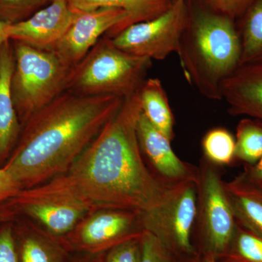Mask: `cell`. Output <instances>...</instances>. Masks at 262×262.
Wrapping results in <instances>:
<instances>
[{
    "mask_svg": "<svg viewBox=\"0 0 262 262\" xmlns=\"http://www.w3.org/2000/svg\"><path fill=\"white\" fill-rule=\"evenodd\" d=\"M141 113L139 91L124 100L67 173L94 210L141 213L159 206L174 185L146 166L137 136Z\"/></svg>",
    "mask_w": 262,
    "mask_h": 262,
    "instance_id": "6da1fadb",
    "label": "cell"
},
{
    "mask_svg": "<svg viewBox=\"0 0 262 262\" xmlns=\"http://www.w3.org/2000/svg\"><path fill=\"white\" fill-rule=\"evenodd\" d=\"M123 101L65 91L24 124L3 168L22 189L67 173Z\"/></svg>",
    "mask_w": 262,
    "mask_h": 262,
    "instance_id": "7a4b0ae2",
    "label": "cell"
},
{
    "mask_svg": "<svg viewBox=\"0 0 262 262\" xmlns=\"http://www.w3.org/2000/svg\"><path fill=\"white\" fill-rule=\"evenodd\" d=\"M178 56L188 82L208 99L222 100L221 84L241 60V37L233 19L188 5Z\"/></svg>",
    "mask_w": 262,
    "mask_h": 262,
    "instance_id": "3957f363",
    "label": "cell"
},
{
    "mask_svg": "<svg viewBox=\"0 0 262 262\" xmlns=\"http://www.w3.org/2000/svg\"><path fill=\"white\" fill-rule=\"evenodd\" d=\"M151 67V59L122 51L104 35L72 67L66 91L78 96H113L125 100L140 90Z\"/></svg>",
    "mask_w": 262,
    "mask_h": 262,
    "instance_id": "277c9868",
    "label": "cell"
},
{
    "mask_svg": "<svg viewBox=\"0 0 262 262\" xmlns=\"http://www.w3.org/2000/svg\"><path fill=\"white\" fill-rule=\"evenodd\" d=\"M11 42L15 57L11 94L23 126L33 115L65 92L72 67L62 61L54 51Z\"/></svg>",
    "mask_w": 262,
    "mask_h": 262,
    "instance_id": "5b68a950",
    "label": "cell"
},
{
    "mask_svg": "<svg viewBox=\"0 0 262 262\" xmlns=\"http://www.w3.org/2000/svg\"><path fill=\"white\" fill-rule=\"evenodd\" d=\"M8 201L18 213L27 215L48 233L60 238H64L86 215L94 211L67 173L22 189Z\"/></svg>",
    "mask_w": 262,
    "mask_h": 262,
    "instance_id": "8992f818",
    "label": "cell"
},
{
    "mask_svg": "<svg viewBox=\"0 0 262 262\" xmlns=\"http://www.w3.org/2000/svg\"><path fill=\"white\" fill-rule=\"evenodd\" d=\"M195 225L202 254L222 258L228 251L237 221L218 170L206 158L196 168Z\"/></svg>",
    "mask_w": 262,
    "mask_h": 262,
    "instance_id": "52a82bcc",
    "label": "cell"
},
{
    "mask_svg": "<svg viewBox=\"0 0 262 262\" xmlns=\"http://www.w3.org/2000/svg\"><path fill=\"white\" fill-rule=\"evenodd\" d=\"M196 213V178L174 184L165 199L139 213L141 228L155 235L175 256L196 254L192 237Z\"/></svg>",
    "mask_w": 262,
    "mask_h": 262,
    "instance_id": "ba28073f",
    "label": "cell"
},
{
    "mask_svg": "<svg viewBox=\"0 0 262 262\" xmlns=\"http://www.w3.org/2000/svg\"><path fill=\"white\" fill-rule=\"evenodd\" d=\"M187 18V0H173L163 14L129 26L111 39L117 48L127 53L163 61L171 53L178 54Z\"/></svg>",
    "mask_w": 262,
    "mask_h": 262,
    "instance_id": "9c48e42d",
    "label": "cell"
},
{
    "mask_svg": "<svg viewBox=\"0 0 262 262\" xmlns=\"http://www.w3.org/2000/svg\"><path fill=\"white\" fill-rule=\"evenodd\" d=\"M142 232L137 212L98 208L86 215L63 239L70 250L98 255Z\"/></svg>",
    "mask_w": 262,
    "mask_h": 262,
    "instance_id": "30bf717a",
    "label": "cell"
},
{
    "mask_svg": "<svg viewBox=\"0 0 262 262\" xmlns=\"http://www.w3.org/2000/svg\"><path fill=\"white\" fill-rule=\"evenodd\" d=\"M127 20L128 14L119 8L75 12L68 30L52 51L66 64L75 67L103 36L113 38L126 28Z\"/></svg>",
    "mask_w": 262,
    "mask_h": 262,
    "instance_id": "8fae6325",
    "label": "cell"
},
{
    "mask_svg": "<svg viewBox=\"0 0 262 262\" xmlns=\"http://www.w3.org/2000/svg\"><path fill=\"white\" fill-rule=\"evenodd\" d=\"M75 16L67 0H53L51 4L18 23L6 25L8 39L38 49L52 51L68 30Z\"/></svg>",
    "mask_w": 262,
    "mask_h": 262,
    "instance_id": "7c38bea8",
    "label": "cell"
},
{
    "mask_svg": "<svg viewBox=\"0 0 262 262\" xmlns=\"http://www.w3.org/2000/svg\"><path fill=\"white\" fill-rule=\"evenodd\" d=\"M137 136L141 151L158 178L170 184L196 178V168L176 155L171 141L150 123L142 111L138 120Z\"/></svg>",
    "mask_w": 262,
    "mask_h": 262,
    "instance_id": "4fadbf2b",
    "label": "cell"
},
{
    "mask_svg": "<svg viewBox=\"0 0 262 262\" xmlns=\"http://www.w3.org/2000/svg\"><path fill=\"white\" fill-rule=\"evenodd\" d=\"M221 96L232 116L262 122V63L239 66L222 82Z\"/></svg>",
    "mask_w": 262,
    "mask_h": 262,
    "instance_id": "5bb4252c",
    "label": "cell"
},
{
    "mask_svg": "<svg viewBox=\"0 0 262 262\" xmlns=\"http://www.w3.org/2000/svg\"><path fill=\"white\" fill-rule=\"evenodd\" d=\"M14 66L13 44L8 39L0 48V167L8 161L22 130L11 94Z\"/></svg>",
    "mask_w": 262,
    "mask_h": 262,
    "instance_id": "9a60e30c",
    "label": "cell"
},
{
    "mask_svg": "<svg viewBox=\"0 0 262 262\" xmlns=\"http://www.w3.org/2000/svg\"><path fill=\"white\" fill-rule=\"evenodd\" d=\"M225 187L237 223L262 237V183L245 172Z\"/></svg>",
    "mask_w": 262,
    "mask_h": 262,
    "instance_id": "2e32d148",
    "label": "cell"
},
{
    "mask_svg": "<svg viewBox=\"0 0 262 262\" xmlns=\"http://www.w3.org/2000/svg\"><path fill=\"white\" fill-rule=\"evenodd\" d=\"M17 247L19 262H66L70 251L64 239L35 226L21 232Z\"/></svg>",
    "mask_w": 262,
    "mask_h": 262,
    "instance_id": "e0dca14e",
    "label": "cell"
},
{
    "mask_svg": "<svg viewBox=\"0 0 262 262\" xmlns=\"http://www.w3.org/2000/svg\"><path fill=\"white\" fill-rule=\"evenodd\" d=\"M67 3L75 12L89 11L103 8L125 10L128 14L127 23L128 27L163 14L170 8L173 0H67Z\"/></svg>",
    "mask_w": 262,
    "mask_h": 262,
    "instance_id": "ac0fdd59",
    "label": "cell"
},
{
    "mask_svg": "<svg viewBox=\"0 0 262 262\" xmlns=\"http://www.w3.org/2000/svg\"><path fill=\"white\" fill-rule=\"evenodd\" d=\"M139 96L144 116L169 140H173L175 120L161 81L146 79L139 90Z\"/></svg>",
    "mask_w": 262,
    "mask_h": 262,
    "instance_id": "d6986e66",
    "label": "cell"
},
{
    "mask_svg": "<svg viewBox=\"0 0 262 262\" xmlns=\"http://www.w3.org/2000/svg\"><path fill=\"white\" fill-rule=\"evenodd\" d=\"M243 17L239 66L262 63V0H256Z\"/></svg>",
    "mask_w": 262,
    "mask_h": 262,
    "instance_id": "ffe728a7",
    "label": "cell"
},
{
    "mask_svg": "<svg viewBox=\"0 0 262 262\" xmlns=\"http://www.w3.org/2000/svg\"><path fill=\"white\" fill-rule=\"evenodd\" d=\"M235 158L248 165L257 163L262 156V122L244 118L236 130Z\"/></svg>",
    "mask_w": 262,
    "mask_h": 262,
    "instance_id": "44dd1931",
    "label": "cell"
},
{
    "mask_svg": "<svg viewBox=\"0 0 262 262\" xmlns=\"http://www.w3.org/2000/svg\"><path fill=\"white\" fill-rule=\"evenodd\" d=\"M202 146L203 158L213 165H229L235 158V138L224 127L208 131L203 137Z\"/></svg>",
    "mask_w": 262,
    "mask_h": 262,
    "instance_id": "7402d4cb",
    "label": "cell"
},
{
    "mask_svg": "<svg viewBox=\"0 0 262 262\" xmlns=\"http://www.w3.org/2000/svg\"><path fill=\"white\" fill-rule=\"evenodd\" d=\"M222 258L225 262H262V237L237 223L230 246Z\"/></svg>",
    "mask_w": 262,
    "mask_h": 262,
    "instance_id": "603a6c76",
    "label": "cell"
},
{
    "mask_svg": "<svg viewBox=\"0 0 262 262\" xmlns=\"http://www.w3.org/2000/svg\"><path fill=\"white\" fill-rule=\"evenodd\" d=\"M51 1L53 0H0V20L7 25L18 23Z\"/></svg>",
    "mask_w": 262,
    "mask_h": 262,
    "instance_id": "cb8c5ba5",
    "label": "cell"
},
{
    "mask_svg": "<svg viewBox=\"0 0 262 262\" xmlns=\"http://www.w3.org/2000/svg\"><path fill=\"white\" fill-rule=\"evenodd\" d=\"M141 234L108 250L105 253L103 262H141Z\"/></svg>",
    "mask_w": 262,
    "mask_h": 262,
    "instance_id": "d4e9b609",
    "label": "cell"
},
{
    "mask_svg": "<svg viewBox=\"0 0 262 262\" xmlns=\"http://www.w3.org/2000/svg\"><path fill=\"white\" fill-rule=\"evenodd\" d=\"M141 262H176V256L164 247L159 239L147 231L141 234Z\"/></svg>",
    "mask_w": 262,
    "mask_h": 262,
    "instance_id": "484cf974",
    "label": "cell"
},
{
    "mask_svg": "<svg viewBox=\"0 0 262 262\" xmlns=\"http://www.w3.org/2000/svg\"><path fill=\"white\" fill-rule=\"evenodd\" d=\"M210 9L234 19L244 16L256 0H205Z\"/></svg>",
    "mask_w": 262,
    "mask_h": 262,
    "instance_id": "4316f807",
    "label": "cell"
},
{
    "mask_svg": "<svg viewBox=\"0 0 262 262\" xmlns=\"http://www.w3.org/2000/svg\"><path fill=\"white\" fill-rule=\"evenodd\" d=\"M0 262H19L15 234L10 224L0 229Z\"/></svg>",
    "mask_w": 262,
    "mask_h": 262,
    "instance_id": "83f0119b",
    "label": "cell"
},
{
    "mask_svg": "<svg viewBox=\"0 0 262 262\" xmlns=\"http://www.w3.org/2000/svg\"><path fill=\"white\" fill-rule=\"evenodd\" d=\"M20 190L22 189L18 183L3 167H0V204L13 199Z\"/></svg>",
    "mask_w": 262,
    "mask_h": 262,
    "instance_id": "f1b7e54d",
    "label": "cell"
},
{
    "mask_svg": "<svg viewBox=\"0 0 262 262\" xmlns=\"http://www.w3.org/2000/svg\"><path fill=\"white\" fill-rule=\"evenodd\" d=\"M18 212L9 201L0 204V225L12 222Z\"/></svg>",
    "mask_w": 262,
    "mask_h": 262,
    "instance_id": "f546056e",
    "label": "cell"
},
{
    "mask_svg": "<svg viewBox=\"0 0 262 262\" xmlns=\"http://www.w3.org/2000/svg\"><path fill=\"white\" fill-rule=\"evenodd\" d=\"M246 173L253 180L262 183V156L257 163L246 168Z\"/></svg>",
    "mask_w": 262,
    "mask_h": 262,
    "instance_id": "4dcf8cb0",
    "label": "cell"
},
{
    "mask_svg": "<svg viewBox=\"0 0 262 262\" xmlns=\"http://www.w3.org/2000/svg\"><path fill=\"white\" fill-rule=\"evenodd\" d=\"M104 254L105 253L98 255L84 254L85 255L84 257L78 258V259H76L72 262H103Z\"/></svg>",
    "mask_w": 262,
    "mask_h": 262,
    "instance_id": "1f68e13d",
    "label": "cell"
},
{
    "mask_svg": "<svg viewBox=\"0 0 262 262\" xmlns=\"http://www.w3.org/2000/svg\"><path fill=\"white\" fill-rule=\"evenodd\" d=\"M7 24L3 23V21L0 20V48H1L3 45L4 44L5 41L8 40V38L5 34V27Z\"/></svg>",
    "mask_w": 262,
    "mask_h": 262,
    "instance_id": "d6a6232c",
    "label": "cell"
},
{
    "mask_svg": "<svg viewBox=\"0 0 262 262\" xmlns=\"http://www.w3.org/2000/svg\"><path fill=\"white\" fill-rule=\"evenodd\" d=\"M194 262H218L213 256L208 255L202 254L201 257L196 258Z\"/></svg>",
    "mask_w": 262,
    "mask_h": 262,
    "instance_id": "836d02e7",
    "label": "cell"
}]
</instances>
